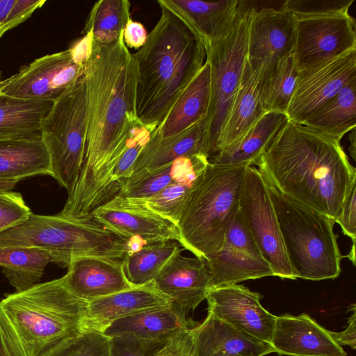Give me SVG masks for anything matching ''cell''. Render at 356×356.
I'll list each match as a JSON object with an SVG mask.
<instances>
[{"label":"cell","mask_w":356,"mask_h":356,"mask_svg":"<svg viewBox=\"0 0 356 356\" xmlns=\"http://www.w3.org/2000/svg\"><path fill=\"white\" fill-rule=\"evenodd\" d=\"M302 124L341 140L356 127V79L346 85Z\"/></svg>","instance_id":"cell-31"},{"label":"cell","mask_w":356,"mask_h":356,"mask_svg":"<svg viewBox=\"0 0 356 356\" xmlns=\"http://www.w3.org/2000/svg\"><path fill=\"white\" fill-rule=\"evenodd\" d=\"M67 267L63 277L66 286L87 302L134 287L124 275L122 260L81 257Z\"/></svg>","instance_id":"cell-20"},{"label":"cell","mask_w":356,"mask_h":356,"mask_svg":"<svg viewBox=\"0 0 356 356\" xmlns=\"http://www.w3.org/2000/svg\"><path fill=\"white\" fill-rule=\"evenodd\" d=\"M0 356H25L14 330L1 309Z\"/></svg>","instance_id":"cell-45"},{"label":"cell","mask_w":356,"mask_h":356,"mask_svg":"<svg viewBox=\"0 0 356 356\" xmlns=\"http://www.w3.org/2000/svg\"><path fill=\"white\" fill-rule=\"evenodd\" d=\"M171 305V299L156 289L151 282L89 301V327L90 330L101 332L115 320Z\"/></svg>","instance_id":"cell-24"},{"label":"cell","mask_w":356,"mask_h":356,"mask_svg":"<svg viewBox=\"0 0 356 356\" xmlns=\"http://www.w3.org/2000/svg\"><path fill=\"white\" fill-rule=\"evenodd\" d=\"M192 329L172 337L154 356H192L194 346Z\"/></svg>","instance_id":"cell-46"},{"label":"cell","mask_w":356,"mask_h":356,"mask_svg":"<svg viewBox=\"0 0 356 356\" xmlns=\"http://www.w3.org/2000/svg\"><path fill=\"white\" fill-rule=\"evenodd\" d=\"M288 120L285 113L267 112L241 138L221 149L209 161L216 164L252 165Z\"/></svg>","instance_id":"cell-30"},{"label":"cell","mask_w":356,"mask_h":356,"mask_svg":"<svg viewBox=\"0 0 356 356\" xmlns=\"http://www.w3.org/2000/svg\"><path fill=\"white\" fill-rule=\"evenodd\" d=\"M146 29L143 24L131 19L123 31V40L127 48L140 49L147 38Z\"/></svg>","instance_id":"cell-47"},{"label":"cell","mask_w":356,"mask_h":356,"mask_svg":"<svg viewBox=\"0 0 356 356\" xmlns=\"http://www.w3.org/2000/svg\"><path fill=\"white\" fill-rule=\"evenodd\" d=\"M335 222L338 223L343 234L355 243L356 238V185L350 188Z\"/></svg>","instance_id":"cell-44"},{"label":"cell","mask_w":356,"mask_h":356,"mask_svg":"<svg viewBox=\"0 0 356 356\" xmlns=\"http://www.w3.org/2000/svg\"><path fill=\"white\" fill-rule=\"evenodd\" d=\"M252 165L280 191L335 221L356 183L340 140L289 120Z\"/></svg>","instance_id":"cell-2"},{"label":"cell","mask_w":356,"mask_h":356,"mask_svg":"<svg viewBox=\"0 0 356 356\" xmlns=\"http://www.w3.org/2000/svg\"><path fill=\"white\" fill-rule=\"evenodd\" d=\"M200 155L206 154L182 157L156 169L142 170L134 172L125 181L115 197L148 199L178 178Z\"/></svg>","instance_id":"cell-37"},{"label":"cell","mask_w":356,"mask_h":356,"mask_svg":"<svg viewBox=\"0 0 356 356\" xmlns=\"http://www.w3.org/2000/svg\"><path fill=\"white\" fill-rule=\"evenodd\" d=\"M350 154L353 159H355V129L353 130L352 134L350 136Z\"/></svg>","instance_id":"cell-51"},{"label":"cell","mask_w":356,"mask_h":356,"mask_svg":"<svg viewBox=\"0 0 356 356\" xmlns=\"http://www.w3.org/2000/svg\"><path fill=\"white\" fill-rule=\"evenodd\" d=\"M31 213L20 193H0V232L24 221Z\"/></svg>","instance_id":"cell-41"},{"label":"cell","mask_w":356,"mask_h":356,"mask_svg":"<svg viewBox=\"0 0 356 356\" xmlns=\"http://www.w3.org/2000/svg\"><path fill=\"white\" fill-rule=\"evenodd\" d=\"M355 308L353 309V314L348 318L347 327L339 332L330 333L336 342L341 346L342 345L350 346L353 350L356 348V312Z\"/></svg>","instance_id":"cell-48"},{"label":"cell","mask_w":356,"mask_h":356,"mask_svg":"<svg viewBox=\"0 0 356 356\" xmlns=\"http://www.w3.org/2000/svg\"><path fill=\"white\" fill-rule=\"evenodd\" d=\"M248 165L209 161L194 180L177 225L179 243L195 257L219 250L239 211L243 179Z\"/></svg>","instance_id":"cell-6"},{"label":"cell","mask_w":356,"mask_h":356,"mask_svg":"<svg viewBox=\"0 0 356 356\" xmlns=\"http://www.w3.org/2000/svg\"><path fill=\"white\" fill-rule=\"evenodd\" d=\"M51 262L40 250L22 247L0 248V266L10 284L19 292L38 284Z\"/></svg>","instance_id":"cell-35"},{"label":"cell","mask_w":356,"mask_h":356,"mask_svg":"<svg viewBox=\"0 0 356 356\" xmlns=\"http://www.w3.org/2000/svg\"><path fill=\"white\" fill-rule=\"evenodd\" d=\"M355 79L356 49L300 68L288 120L302 124Z\"/></svg>","instance_id":"cell-12"},{"label":"cell","mask_w":356,"mask_h":356,"mask_svg":"<svg viewBox=\"0 0 356 356\" xmlns=\"http://www.w3.org/2000/svg\"><path fill=\"white\" fill-rule=\"evenodd\" d=\"M264 177L296 278L320 281L337 277L342 256L334 232L335 220L286 195Z\"/></svg>","instance_id":"cell-7"},{"label":"cell","mask_w":356,"mask_h":356,"mask_svg":"<svg viewBox=\"0 0 356 356\" xmlns=\"http://www.w3.org/2000/svg\"><path fill=\"white\" fill-rule=\"evenodd\" d=\"M183 250L175 241L145 242L122 259L124 275L134 287L149 284L172 257Z\"/></svg>","instance_id":"cell-33"},{"label":"cell","mask_w":356,"mask_h":356,"mask_svg":"<svg viewBox=\"0 0 356 356\" xmlns=\"http://www.w3.org/2000/svg\"><path fill=\"white\" fill-rule=\"evenodd\" d=\"M261 296L240 284L209 289L208 314L240 332L271 344L277 316L261 304Z\"/></svg>","instance_id":"cell-15"},{"label":"cell","mask_w":356,"mask_h":356,"mask_svg":"<svg viewBox=\"0 0 356 356\" xmlns=\"http://www.w3.org/2000/svg\"><path fill=\"white\" fill-rule=\"evenodd\" d=\"M161 16L133 56L138 81L136 113L158 126L206 60L202 40L176 15L159 4Z\"/></svg>","instance_id":"cell-3"},{"label":"cell","mask_w":356,"mask_h":356,"mask_svg":"<svg viewBox=\"0 0 356 356\" xmlns=\"http://www.w3.org/2000/svg\"><path fill=\"white\" fill-rule=\"evenodd\" d=\"M294 17L293 55L298 70L356 49L355 20L348 11Z\"/></svg>","instance_id":"cell-13"},{"label":"cell","mask_w":356,"mask_h":356,"mask_svg":"<svg viewBox=\"0 0 356 356\" xmlns=\"http://www.w3.org/2000/svg\"><path fill=\"white\" fill-rule=\"evenodd\" d=\"M156 127L155 124H145L140 121L135 124L128 144L111 173L100 206L115 197L125 181L131 176L138 156Z\"/></svg>","instance_id":"cell-38"},{"label":"cell","mask_w":356,"mask_h":356,"mask_svg":"<svg viewBox=\"0 0 356 356\" xmlns=\"http://www.w3.org/2000/svg\"><path fill=\"white\" fill-rule=\"evenodd\" d=\"M51 176L50 159L42 138L0 140V179Z\"/></svg>","instance_id":"cell-28"},{"label":"cell","mask_w":356,"mask_h":356,"mask_svg":"<svg viewBox=\"0 0 356 356\" xmlns=\"http://www.w3.org/2000/svg\"><path fill=\"white\" fill-rule=\"evenodd\" d=\"M20 180L0 179V193L10 191Z\"/></svg>","instance_id":"cell-50"},{"label":"cell","mask_w":356,"mask_h":356,"mask_svg":"<svg viewBox=\"0 0 356 356\" xmlns=\"http://www.w3.org/2000/svg\"><path fill=\"white\" fill-rule=\"evenodd\" d=\"M128 0H100L93 5L81 33H90L93 41L108 45L116 42L131 19Z\"/></svg>","instance_id":"cell-36"},{"label":"cell","mask_w":356,"mask_h":356,"mask_svg":"<svg viewBox=\"0 0 356 356\" xmlns=\"http://www.w3.org/2000/svg\"><path fill=\"white\" fill-rule=\"evenodd\" d=\"M144 339L134 336L110 338V356H154L170 340Z\"/></svg>","instance_id":"cell-40"},{"label":"cell","mask_w":356,"mask_h":356,"mask_svg":"<svg viewBox=\"0 0 356 356\" xmlns=\"http://www.w3.org/2000/svg\"><path fill=\"white\" fill-rule=\"evenodd\" d=\"M15 0H0V28L3 24Z\"/></svg>","instance_id":"cell-49"},{"label":"cell","mask_w":356,"mask_h":356,"mask_svg":"<svg viewBox=\"0 0 356 356\" xmlns=\"http://www.w3.org/2000/svg\"><path fill=\"white\" fill-rule=\"evenodd\" d=\"M296 38L293 14L279 9L252 7L249 19L247 60L270 65L293 54Z\"/></svg>","instance_id":"cell-16"},{"label":"cell","mask_w":356,"mask_h":356,"mask_svg":"<svg viewBox=\"0 0 356 356\" xmlns=\"http://www.w3.org/2000/svg\"><path fill=\"white\" fill-rule=\"evenodd\" d=\"M136 246V240L108 229L91 214L71 218L31 213L24 221L0 232V248L40 250L63 266L86 256L122 260Z\"/></svg>","instance_id":"cell-5"},{"label":"cell","mask_w":356,"mask_h":356,"mask_svg":"<svg viewBox=\"0 0 356 356\" xmlns=\"http://www.w3.org/2000/svg\"><path fill=\"white\" fill-rule=\"evenodd\" d=\"M263 67L264 63L252 65L246 60L241 84L220 134L215 155L241 138L267 113L260 90Z\"/></svg>","instance_id":"cell-23"},{"label":"cell","mask_w":356,"mask_h":356,"mask_svg":"<svg viewBox=\"0 0 356 356\" xmlns=\"http://www.w3.org/2000/svg\"><path fill=\"white\" fill-rule=\"evenodd\" d=\"M198 323L172 305L130 315L111 323L101 332L111 338L134 336L144 339H170Z\"/></svg>","instance_id":"cell-25"},{"label":"cell","mask_w":356,"mask_h":356,"mask_svg":"<svg viewBox=\"0 0 356 356\" xmlns=\"http://www.w3.org/2000/svg\"><path fill=\"white\" fill-rule=\"evenodd\" d=\"M243 222L274 276L296 280L289 262L266 180L257 168H246L239 201Z\"/></svg>","instance_id":"cell-10"},{"label":"cell","mask_w":356,"mask_h":356,"mask_svg":"<svg viewBox=\"0 0 356 356\" xmlns=\"http://www.w3.org/2000/svg\"><path fill=\"white\" fill-rule=\"evenodd\" d=\"M252 6L245 1L232 29L223 38L206 45L210 67V100L206 116L209 159L216 151L220 134L238 90L247 60L248 35Z\"/></svg>","instance_id":"cell-9"},{"label":"cell","mask_w":356,"mask_h":356,"mask_svg":"<svg viewBox=\"0 0 356 356\" xmlns=\"http://www.w3.org/2000/svg\"><path fill=\"white\" fill-rule=\"evenodd\" d=\"M355 243H353V245H352V250L351 251L349 252L348 255L347 256L349 259L353 262V265H355Z\"/></svg>","instance_id":"cell-52"},{"label":"cell","mask_w":356,"mask_h":356,"mask_svg":"<svg viewBox=\"0 0 356 356\" xmlns=\"http://www.w3.org/2000/svg\"><path fill=\"white\" fill-rule=\"evenodd\" d=\"M210 67L205 63L156 128L154 134L167 137L179 134L207 116L210 100Z\"/></svg>","instance_id":"cell-27"},{"label":"cell","mask_w":356,"mask_h":356,"mask_svg":"<svg viewBox=\"0 0 356 356\" xmlns=\"http://www.w3.org/2000/svg\"><path fill=\"white\" fill-rule=\"evenodd\" d=\"M192 332V356H264L274 353L271 344L244 334L210 314Z\"/></svg>","instance_id":"cell-22"},{"label":"cell","mask_w":356,"mask_h":356,"mask_svg":"<svg viewBox=\"0 0 356 356\" xmlns=\"http://www.w3.org/2000/svg\"><path fill=\"white\" fill-rule=\"evenodd\" d=\"M85 64L70 47L47 54L0 81V93L19 99L55 102L83 76Z\"/></svg>","instance_id":"cell-11"},{"label":"cell","mask_w":356,"mask_h":356,"mask_svg":"<svg viewBox=\"0 0 356 356\" xmlns=\"http://www.w3.org/2000/svg\"><path fill=\"white\" fill-rule=\"evenodd\" d=\"M88 118L83 165L59 213L79 218L100 205L111 173L127 147L136 113L138 68L123 34L115 43L93 41L85 64Z\"/></svg>","instance_id":"cell-1"},{"label":"cell","mask_w":356,"mask_h":356,"mask_svg":"<svg viewBox=\"0 0 356 356\" xmlns=\"http://www.w3.org/2000/svg\"><path fill=\"white\" fill-rule=\"evenodd\" d=\"M271 346L274 352L289 356H346L330 330L306 313L276 317Z\"/></svg>","instance_id":"cell-18"},{"label":"cell","mask_w":356,"mask_h":356,"mask_svg":"<svg viewBox=\"0 0 356 356\" xmlns=\"http://www.w3.org/2000/svg\"><path fill=\"white\" fill-rule=\"evenodd\" d=\"M197 154L209 157L206 117L179 134L167 137L153 135L138 156L133 173L156 169L178 159Z\"/></svg>","instance_id":"cell-26"},{"label":"cell","mask_w":356,"mask_h":356,"mask_svg":"<svg viewBox=\"0 0 356 356\" xmlns=\"http://www.w3.org/2000/svg\"><path fill=\"white\" fill-rule=\"evenodd\" d=\"M157 3L183 20L205 47L228 33L245 1L159 0Z\"/></svg>","instance_id":"cell-21"},{"label":"cell","mask_w":356,"mask_h":356,"mask_svg":"<svg viewBox=\"0 0 356 356\" xmlns=\"http://www.w3.org/2000/svg\"><path fill=\"white\" fill-rule=\"evenodd\" d=\"M90 214L108 229L128 238L179 242V230L172 222L118 197L96 208Z\"/></svg>","instance_id":"cell-17"},{"label":"cell","mask_w":356,"mask_h":356,"mask_svg":"<svg viewBox=\"0 0 356 356\" xmlns=\"http://www.w3.org/2000/svg\"><path fill=\"white\" fill-rule=\"evenodd\" d=\"M298 73V67L293 54L270 65L264 64L260 90L266 112L286 113Z\"/></svg>","instance_id":"cell-34"},{"label":"cell","mask_w":356,"mask_h":356,"mask_svg":"<svg viewBox=\"0 0 356 356\" xmlns=\"http://www.w3.org/2000/svg\"><path fill=\"white\" fill-rule=\"evenodd\" d=\"M45 0H15L6 19L0 28V38L8 31L24 22L38 8L43 6Z\"/></svg>","instance_id":"cell-43"},{"label":"cell","mask_w":356,"mask_h":356,"mask_svg":"<svg viewBox=\"0 0 356 356\" xmlns=\"http://www.w3.org/2000/svg\"><path fill=\"white\" fill-rule=\"evenodd\" d=\"M208 163L207 156H199L178 178L148 199H120L161 215L177 226L192 184Z\"/></svg>","instance_id":"cell-32"},{"label":"cell","mask_w":356,"mask_h":356,"mask_svg":"<svg viewBox=\"0 0 356 356\" xmlns=\"http://www.w3.org/2000/svg\"><path fill=\"white\" fill-rule=\"evenodd\" d=\"M203 259L209 274V289L274 276L239 211L225 233L221 248Z\"/></svg>","instance_id":"cell-14"},{"label":"cell","mask_w":356,"mask_h":356,"mask_svg":"<svg viewBox=\"0 0 356 356\" xmlns=\"http://www.w3.org/2000/svg\"><path fill=\"white\" fill-rule=\"evenodd\" d=\"M88 104L84 76L55 102L41 126V138L47 149L51 177L72 191L80 174L86 151Z\"/></svg>","instance_id":"cell-8"},{"label":"cell","mask_w":356,"mask_h":356,"mask_svg":"<svg viewBox=\"0 0 356 356\" xmlns=\"http://www.w3.org/2000/svg\"><path fill=\"white\" fill-rule=\"evenodd\" d=\"M49 356H110V338L97 330L84 332L65 341Z\"/></svg>","instance_id":"cell-39"},{"label":"cell","mask_w":356,"mask_h":356,"mask_svg":"<svg viewBox=\"0 0 356 356\" xmlns=\"http://www.w3.org/2000/svg\"><path fill=\"white\" fill-rule=\"evenodd\" d=\"M54 102L0 93V140L41 138V126Z\"/></svg>","instance_id":"cell-29"},{"label":"cell","mask_w":356,"mask_h":356,"mask_svg":"<svg viewBox=\"0 0 356 356\" xmlns=\"http://www.w3.org/2000/svg\"><path fill=\"white\" fill-rule=\"evenodd\" d=\"M354 0H286L282 8L294 15H318L348 11Z\"/></svg>","instance_id":"cell-42"},{"label":"cell","mask_w":356,"mask_h":356,"mask_svg":"<svg viewBox=\"0 0 356 356\" xmlns=\"http://www.w3.org/2000/svg\"><path fill=\"white\" fill-rule=\"evenodd\" d=\"M88 304L62 277L6 296L0 309L25 356H49L67 339L90 331Z\"/></svg>","instance_id":"cell-4"},{"label":"cell","mask_w":356,"mask_h":356,"mask_svg":"<svg viewBox=\"0 0 356 356\" xmlns=\"http://www.w3.org/2000/svg\"><path fill=\"white\" fill-rule=\"evenodd\" d=\"M172 305L188 315L206 298L209 274L203 258L176 253L152 282Z\"/></svg>","instance_id":"cell-19"}]
</instances>
